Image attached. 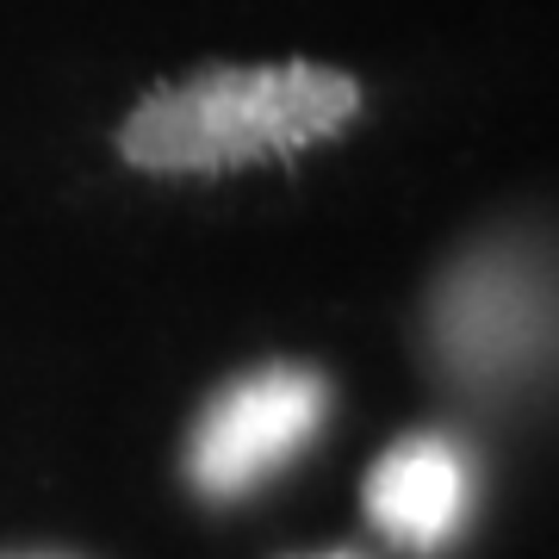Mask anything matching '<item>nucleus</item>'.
Returning a JSON list of instances; mask_svg holds the SVG:
<instances>
[{"instance_id": "1", "label": "nucleus", "mask_w": 559, "mask_h": 559, "mask_svg": "<svg viewBox=\"0 0 559 559\" xmlns=\"http://www.w3.org/2000/svg\"><path fill=\"white\" fill-rule=\"evenodd\" d=\"M355 112L360 87L323 62L205 69L131 106L119 150L150 175H218L261 156H293L342 131Z\"/></svg>"}, {"instance_id": "2", "label": "nucleus", "mask_w": 559, "mask_h": 559, "mask_svg": "<svg viewBox=\"0 0 559 559\" xmlns=\"http://www.w3.org/2000/svg\"><path fill=\"white\" fill-rule=\"evenodd\" d=\"M323 411H330V385L311 367H261L249 380L224 385L187 441V479L205 498L255 491L318 436Z\"/></svg>"}, {"instance_id": "3", "label": "nucleus", "mask_w": 559, "mask_h": 559, "mask_svg": "<svg viewBox=\"0 0 559 559\" xmlns=\"http://www.w3.org/2000/svg\"><path fill=\"white\" fill-rule=\"evenodd\" d=\"M367 516L411 554H436L473 516V460L448 436H404L367 473Z\"/></svg>"}, {"instance_id": "4", "label": "nucleus", "mask_w": 559, "mask_h": 559, "mask_svg": "<svg viewBox=\"0 0 559 559\" xmlns=\"http://www.w3.org/2000/svg\"><path fill=\"white\" fill-rule=\"evenodd\" d=\"M7 559H57V554H7Z\"/></svg>"}, {"instance_id": "5", "label": "nucleus", "mask_w": 559, "mask_h": 559, "mask_svg": "<svg viewBox=\"0 0 559 559\" xmlns=\"http://www.w3.org/2000/svg\"><path fill=\"white\" fill-rule=\"evenodd\" d=\"M330 559H355V554H330Z\"/></svg>"}]
</instances>
